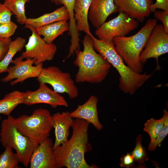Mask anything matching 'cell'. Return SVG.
<instances>
[{
  "label": "cell",
  "mask_w": 168,
  "mask_h": 168,
  "mask_svg": "<svg viewBox=\"0 0 168 168\" xmlns=\"http://www.w3.org/2000/svg\"><path fill=\"white\" fill-rule=\"evenodd\" d=\"M52 118L55 135L54 150L68 140L69 129L73 120L68 111L55 113L52 115Z\"/></svg>",
  "instance_id": "cell-17"
},
{
  "label": "cell",
  "mask_w": 168,
  "mask_h": 168,
  "mask_svg": "<svg viewBox=\"0 0 168 168\" xmlns=\"http://www.w3.org/2000/svg\"><path fill=\"white\" fill-rule=\"evenodd\" d=\"M67 21H59L35 29L39 35L43 36L42 39L46 42L52 44L58 37L68 30L69 25Z\"/></svg>",
  "instance_id": "cell-20"
},
{
  "label": "cell",
  "mask_w": 168,
  "mask_h": 168,
  "mask_svg": "<svg viewBox=\"0 0 168 168\" xmlns=\"http://www.w3.org/2000/svg\"><path fill=\"white\" fill-rule=\"evenodd\" d=\"M4 152L0 155V168H19L20 162L16 153H14L12 149L5 147Z\"/></svg>",
  "instance_id": "cell-26"
},
{
  "label": "cell",
  "mask_w": 168,
  "mask_h": 168,
  "mask_svg": "<svg viewBox=\"0 0 168 168\" xmlns=\"http://www.w3.org/2000/svg\"><path fill=\"white\" fill-rule=\"evenodd\" d=\"M118 12L114 0H92L88 13V20L97 29L105 22L111 14Z\"/></svg>",
  "instance_id": "cell-15"
},
{
  "label": "cell",
  "mask_w": 168,
  "mask_h": 168,
  "mask_svg": "<svg viewBox=\"0 0 168 168\" xmlns=\"http://www.w3.org/2000/svg\"><path fill=\"white\" fill-rule=\"evenodd\" d=\"M90 123L76 118L71 127L72 132L69 140L53 150L56 168H95L86 162L85 155L89 150L88 130Z\"/></svg>",
  "instance_id": "cell-1"
},
{
  "label": "cell",
  "mask_w": 168,
  "mask_h": 168,
  "mask_svg": "<svg viewBox=\"0 0 168 168\" xmlns=\"http://www.w3.org/2000/svg\"><path fill=\"white\" fill-rule=\"evenodd\" d=\"M83 49H77L74 65L78 68L75 81L78 83H98L104 81L111 67L110 64L94 49L91 36L86 34L82 41Z\"/></svg>",
  "instance_id": "cell-2"
},
{
  "label": "cell",
  "mask_w": 168,
  "mask_h": 168,
  "mask_svg": "<svg viewBox=\"0 0 168 168\" xmlns=\"http://www.w3.org/2000/svg\"><path fill=\"white\" fill-rule=\"evenodd\" d=\"M94 49L114 68L119 75V87L125 93L134 94L151 77L152 74L138 73L125 64L115 51L113 43L102 41L91 37Z\"/></svg>",
  "instance_id": "cell-3"
},
{
  "label": "cell",
  "mask_w": 168,
  "mask_h": 168,
  "mask_svg": "<svg viewBox=\"0 0 168 168\" xmlns=\"http://www.w3.org/2000/svg\"><path fill=\"white\" fill-rule=\"evenodd\" d=\"M142 139L141 135H138L136 141L135 147L131 152L135 161L140 164L148 161L149 158L145 148L142 146Z\"/></svg>",
  "instance_id": "cell-27"
},
{
  "label": "cell",
  "mask_w": 168,
  "mask_h": 168,
  "mask_svg": "<svg viewBox=\"0 0 168 168\" xmlns=\"http://www.w3.org/2000/svg\"><path fill=\"white\" fill-rule=\"evenodd\" d=\"M144 48L139 57L140 62L143 64L149 58H155L158 67L159 57L168 52V33L162 25H156Z\"/></svg>",
  "instance_id": "cell-10"
},
{
  "label": "cell",
  "mask_w": 168,
  "mask_h": 168,
  "mask_svg": "<svg viewBox=\"0 0 168 168\" xmlns=\"http://www.w3.org/2000/svg\"><path fill=\"white\" fill-rule=\"evenodd\" d=\"M17 27L12 21L0 24V37L8 39L13 35Z\"/></svg>",
  "instance_id": "cell-29"
},
{
  "label": "cell",
  "mask_w": 168,
  "mask_h": 168,
  "mask_svg": "<svg viewBox=\"0 0 168 168\" xmlns=\"http://www.w3.org/2000/svg\"><path fill=\"white\" fill-rule=\"evenodd\" d=\"M13 122L22 134L39 144L49 137L53 128L52 115L42 108L35 110L30 115L13 117Z\"/></svg>",
  "instance_id": "cell-5"
},
{
  "label": "cell",
  "mask_w": 168,
  "mask_h": 168,
  "mask_svg": "<svg viewBox=\"0 0 168 168\" xmlns=\"http://www.w3.org/2000/svg\"><path fill=\"white\" fill-rule=\"evenodd\" d=\"M68 12L63 6L53 12L45 13L36 18H27L25 25L32 26L35 28L60 21L69 19Z\"/></svg>",
  "instance_id": "cell-19"
},
{
  "label": "cell",
  "mask_w": 168,
  "mask_h": 168,
  "mask_svg": "<svg viewBox=\"0 0 168 168\" xmlns=\"http://www.w3.org/2000/svg\"><path fill=\"white\" fill-rule=\"evenodd\" d=\"M35 62L33 59L28 58L23 61L18 57L16 58L12 62L14 65L8 67L7 74L2 78L1 81L7 83L15 79L10 82L11 85L13 86L28 78L37 77L43 68V63L34 66L33 64Z\"/></svg>",
  "instance_id": "cell-11"
},
{
  "label": "cell",
  "mask_w": 168,
  "mask_h": 168,
  "mask_svg": "<svg viewBox=\"0 0 168 168\" xmlns=\"http://www.w3.org/2000/svg\"><path fill=\"white\" fill-rule=\"evenodd\" d=\"M98 101L96 96H91L85 103L79 105L75 110L70 112V115L72 118L84 120L92 124L97 129L101 130L103 126L98 119Z\"/></svg>",
  "instance_id": "cell-16"
},
{
  "label": "cell",
  "mask_w": 168,
  "mask_h": 168,
  "mask_svg": "<svg viewBox=\"0 0 168 168\" xmlns=\"http://www.w3.org/2000/svg\"><path fill=\"white\" fill-rule=\"evenodd\" d=\"M39 84L37 90L24 92L22 104L30 105L44 103L50 105L53 108L58 106H68V102L63 97L51 90L46 84Z\"/></svg>",
  "instance_id": "cell-12"
},
{
  "label": "cell",
  "mask_w": 168,
  "mask_h": 168,
  "mask_svg": "<svg viewBox=\"0 0 168 168\" xmlns=\"http://www.w3.org/2000/svg\"><path fill=\"white\" fill-rule=\"evenodd\" d=\"M92 0H75L74 7V18L78 32L83 31L92 36L88 18Z\"/></svg>",
  "instance_id": "cell-18"
},
{
  "label": "cell",
  "mask_w": 168,
  "mask_h": 168,
  "mask_svg": "<svg viewBox=\"0 0 168 168\" xmlns=\"http://www.w3.org/2000/svg\"><path fill=\"white\" fill-rule=\"evenodd\" d=\"M119 12H123L138 21L143 22L151 13L153 0H114Z\"/></svg>",
  "instance_id": "cell-13"
},
{
  "label": "cell",
  "mask_w": 168,
  "mask_h": 168,
  "mask_svg": "<svg viewBox=\"0 0 168 168\" xmlns=\"http://www.w3.org/2000/svg\"><path fill=\"white\" fill-rule=\"evenodd\" d=\"M25 27L29 29L32 34L24 46L25 50L18 58L21 60L33 59L35 60L34 64L35 65L52 60L57 51L56 46L53 43L48 44L46 42L33 27L26 25Z\"/></svg>",
  "instance_id": "cell-8"
},
{
  "label": "cell",
  "mask_w": 168,
  "mask_h": 168,
  "mask_svg": "<svg viewBox=\"0 0 168 168\" xmlns=\"http://www.w3.org/2000/svg\"><path fill=\"white\" fill-rule=\"evenodd\" d=\"M119 13L117 16L105 22L96 29L95 35L98 39L112 42L114 37L125 36L138 27L137 20L123 12Z\"/></svg>",
  "instance_id": "cell-9"
},
{
  "label": "cell",
  "mask_w": 168,
  "mask_h": 168,
  "mask_svg": "<svg viewBox=\"0 0 168 168\" xmlns=\"http://www.w3.org/2000/svg\"><path fill=\"white\" fill-rule=\"evenodd\" d=\"M13 118L9 115L2 121L0 142L4 147L14 149L20 162L27 168L32 153L39 144L23 135L16 128L13 122Z\"/></svg>",
  "instance_id": "cell-6"
},
{
  "label": "cell",
  "mask_w": 168,
  "mask_h": 168,
  "mask_svg": "<svg viewBox=\"0 0 168 168\" xmlns=\"http://www.w3.org/2000/svg\"><path fill=\"white\" fill-rule=\"evenodd\" d=\"M54 143L49 137L35 149L30 161V168H56L54 153Z\"/></svg>",
  "instance_id": "cell-14"
},
{
  "label": "cell",
  "mask_w": 168,
  "mask_h": 168,
  "mask_svg": "<svg viewBox=\"0 0 168 168\" xmlns=\"http://www.w3.org/2000/svg\"><path fill=\"white\" fill-rule=\"evenodd\" d=\"M1 117L0 116V120H1Z\"/></svg>",
  "instance_id": "cell-35"
},
{
  "label": "cell",
  "mask_w": 168,
  "mask_h": 168,
  "mask_svg": "<svg viewBox=\"0 0 168 168\" xmlns=\"http://www.w3.org/2000/svg\"><path fill=\"white\" fill-rule=\"evenodd\" d=\"M153 12L156 19L162 22L165 32L168 33V10H156Z\"/></svg>",
  "instance_id": "cell-30"
},
{
  "label": "cell",
  "mask_w": 168,
  "mask_h": 168,
  "mask_svg": "<svg viewBox=\"0 0 168 168\" xmlns=\"http://www.w3.org/2000/svg\"><path fill=\"white\" fill-rule=\"evenodd\" d=\"M164 117L158 119L152 118L147 120L144 124L143 130L150 137V142L153 141L162 131L164 125Z\"/></svg>",
  "instance_id": "cell-25"
},
{
  "label": "cell",
  "mask_w": 168,
  "mask_h": 168,
  "mask_svg": "<svg viewBox=\"0 0 168 168\" xmlns=\"http://www.w3.org/2000/svg\"><path fill=\"white\" fill-rule=\"evenodd\" d=\"M75 0H51L56 5H63L67 9L69 16V21L68 34L72 39L77 38L80 35L79 32L77 29L74 18L73 7Z\"/></svg>",
  "instance_id": "cell-24"
},
{
  "label": "cell",
  "mask_w": 168,
  "mask_h": 168,
  "mask_svg": "<svg viewBox=\"0 0 168 168\" xmlns=\"http://www.w3.org/2000/svg\"><path fill=\"white\" fill-rule=\"evenodd\" d=\"M37 77L39 83L50 85L56 93H66L71 99L78 96V89L70 74L62 72L57 67L43 68Z\"/></svg>",
  "instance_id": "cell-7"
},
{
  "label": "cell",
  "mask_w": 168,
  "mask_h": 168,
  "mask_svg": "<svg viewBox=\"0 0 168 168\" xmlns=\"http://www.w3.org/2000/svg\"><path fill=\"white\" fill-rule=\"evenodd\" d=\"M25 44V39L21 37H17L14 40L12 41L6 55L0 62V74L7 72L13 57L17 52L22 50Z\"/></svg>",
  "instance_id": "cell-22"
},
{
  "label": "cell",
  "mask_w": 168,
  "mask_h": 168,
  "mask_svg": "<svg viewBox=\"0 0 168 168\" xmlns=\"http://www.w3.org/2000/svg\"><path fill=\"white\" fill-rule=\"evenodd\" d=\"M24 92L15 91L0 100V114L8 116L19 104H22Z\"/></svg>",
  "instance_id": "cell-21"
},
{
  "label": "cell",
  "mask_w": 168,
  "mask_h": 168,
  "mask_svg": "<svg viewBox=\"0 0 168 168\" xmlns=\"http://www.w3.org/2000/svg\"><path fill=\"white\" fill-rule=\"evenodd\" d=\"M164 117V125L163 128L160 133L152 142H150L148 147L149 151L155 150L164 139L168 134V112L164 109L163 110Z\"/></svg>",
  "instance_id": "cell-28"
},
{
  "label": "cell",
  "mask_w": 168,
  "mask_h": 168,
  "mask_svg": "<svg viewBox=\"0 0 168 168\" xmlns=\"http://www.w3.org/2000/svg\"><path fill=\"white\" fill-rule=\"evenodd\" d=\"M30 0H4L3 4L14 14L17 22L25 25L27 18L25 14V5Z\"/></svg>",
  "instance_id": "cell-23"
},
{
  "label": "cell",
  "mask_w": 168,
  "mask_h": 168,
  "mask_svg": "<svg viewBox=\"0 0 168 168\" xmlns=\"http://www.w3.org/2000/svg\"><path fill=\"white\" fill-rule=\"evenodd\" d=\"M157 9L168 10V0H156L150 7L151 12H153Z\"/></svg>",
  "instance_id": "cell-34"
},
{
  "label": "cell",
  "mask_w": 168,
  "mask_h": 168,
  "mask_svg": "<svg viewBox=\"0 0 168 168\" xmlns=\"http://www.w3.org/2000/svg\"><path fill=\"white\" fill-rule=\"evenodd\" d=\"M120 166L126 168H130L135 167V161L131 153H127L123 155L120 159Z\"/></svg>",
  "instance_id": "cell-31"
},
{
  "label": "cell",
  "mask_w": 168,
  "mask_h": 168,
  "mask_svg": "<svg viewBox=\"0 0 168 168\" xmlns=\"http://www.w3.org/2000/svg\"><path fill=\"white\" fill-rule=\"evenodd\" d=\"M12 14L3 3L0 2V24L11 21Z\"/></svg>",
  "instance_id": "cell-32"
},
{
  "label": "cell",
  "mask_w": 168,
  "mask_h": 168,
  "mask_svg": "<svg viewBox=\"0 0 168 168\" xmlns=\"http://www.w3.org/2000/svg\"><path fill=\"white\" fill-rule=\"evenodd\" d=\"M157 22L156 19H149L135 35L117 36L113 40L116 52L126 64L136 72L141 73L142 71L143 64L139 57Z\"/></svg>",
  "instance_id": "cell-4"
},
{
  "label": "cell",
  "mask_w": 168,
  "mask_h": 168,
  "mask_svg": "<svg viewBox=\"0 0 168 168\" xmlns=\"http://www.w3.org/2000/svg\"><path fill=\"white\" fill-rule=\"evenodd\" d=\"M11 41L10 38L3 39L0 37V62L6 55Z\"/></svg>",
  "instance_id": "cell-33"
}]
</instances>
